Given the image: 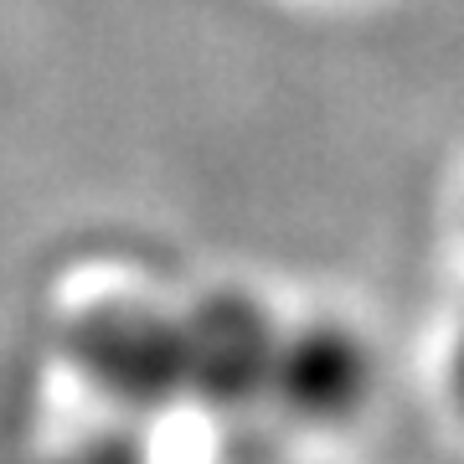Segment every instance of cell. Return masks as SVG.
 I'll list each match as a JSON object with an SVG mask.
<instances>
[{
	"instance_id": "obj_3",
	"label": "cell",
	"mask_w": 464,
	"mask_h": 464,
	"mask_svg": "<svg viewBox=\"0 0 464 464\" xmlns=\"http://www.w3.org/2000/svg\"><path fill=\"white\" fill-rule=\"evenodd\" d=\"M449 377H454V398L464 408V320H459V335H454V356H449Z\"/></svg>"
},
{
	"instance_id": "obj_1",
	"label": "cell",
	"mask_w": 464,
	"mask_h": 464,
	"mask_svg": "<svg viewBox=\"0 0 464 464\" xmlns=\"http://www.w3.org/2000/svg\"><path fill=\"white\" fill-rule=\"evenodd\" d=\"M372 382H377L372 346L335 320H315V325L279 335L274 372H268V387L279 392L284 408L320 429L362 413L372 398Z\"/></svg>"
},
{
	"instance_id": "obj_2",
	"label": "cell",
	"mask_w": 464,
	"mask_h": 464,
	"mask_svg": "<svg viewBox=\"0 0 464 464\" xmlns=\"http://www.w3.org/2000/svg\"><path fill=\"white\" fill-rule=\"evenodd\" d=\"M186 366L197 372L212 392L222 398H243L268 387L274 372V351H279V331L258 315V304L243 295H217L197 320V331L181 341Z\"/></svg>"
}]
</instances>
